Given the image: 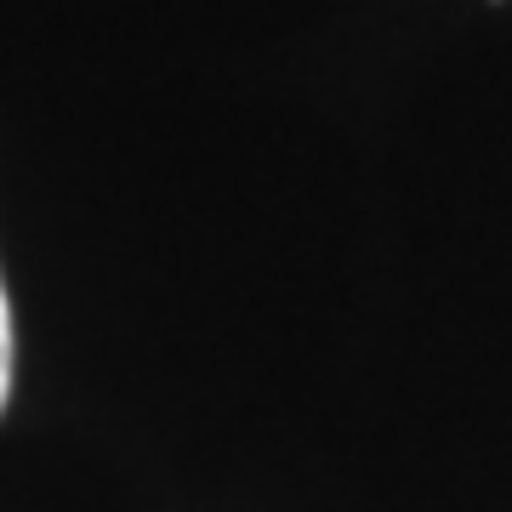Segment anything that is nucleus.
<instances>
[{
    "instance_id": "1",
    "label": "nucleus",
    "mask_w": 512,
    "mask_h": 512,
    "mask_svg": "<svg viewBox=\"0 0 512 512\" xmlns=\"http://www.w3.org/2000/svg\"><path fill=\"white\" fill-rule=\"evenodd\" d=\"M12 393V308H6V285H0V410Z\"/></svg>"
}]
</instances>
